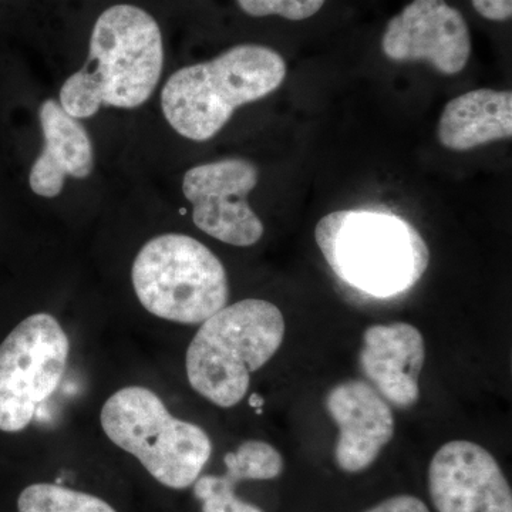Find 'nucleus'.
<instances>
[{"label": "nucleus", "instance_id": "1", "mask_svg": "<svg viewBox=\"0 0 512 512\" xmlns=\"http://www.w3.org/2000/svg\"><path fill=\"white\" fill-rule=\"evenodd\" d=\"M163 67L157 20L137 6H111L94 23L87 62L63 83L60 106L77 120L103 106L137 109L153 96Z\"/></svg>", "mask_w": 512, "mask_h": 512}, {"label": "nucleus", "instance_id": "2", "mask_svg": "<svg viewBox=\"0 0 512 512\" xmlns=\"http://www.w3.org/2000/svg\"><path fill=\"white\" fill-rule=\"evenodd\" d=\"M315 241L340 281L373 298L412 289L429 268L430 251L410 222L384 212H330Z\"/></svg>", "mask_w": 512, "mask_h": 512}, {"label": "nucleus", "instance_id": "3", "mask_svg": "<svg viewBox=\"0 0 512 512\" xmlns=\"http://www.w3.org/2000/svg\"><path fill=\"white\" fill-rule=\"evenodd\" d=\"M288 67L271 47L238 45L175 72L161 92L165 120L180 136L207 141L227 126L238 107L269 96Z\"/></svg>", "mask_w": 512, "mask_h": 512}, {"label": "nucleus", "instance_id": "4", "mask_svg": "<svg viewBox=\"0 0 512 512\" xmlns=\"http://www.w3.org/2000/svg\"><path fill=\"white\" fill-rule=\"evenodd\" d=\"M285 319L264 299L225 306L201 323L185 356L192 389L215 406H235L248 393L251 375L281 348Z\"/></svg>", "mask_w": 512, "mask_h": 512}, {"label": "nucleus", "instance_id": "5", "mask_svg": "<svg viewBox=\"0 0 512 512\" xmlns=\"http://www.w3.org/2000/svg\"><path fill=\"white\" fill-rule=\"evenodd\" d=\"M100 420L106 436L133 454L165 487H190L210 460L208 434L197 424L174 417L146 387H124L114 393L104 403Z\"/></svg>", "mask_w": 512, "mask_h": 512}, {"label": "nucleus", "instance_id": "6", "mask_svg": "<svg viewBox=\"0 0 512 512\" xmlns=\"http://www.w3.org/2000/svg\"><path fill=\"white\" fill-rule=\"evenodd\" d=\"M131 281L148 312L183 325H201L228 303L224 265L188 235L150 239L134 259Z\"/></svg>", "mask_w": 512, "mask_h": 512}, {"label": "nucleus", "instance_id": "7", "mask_svg": "<svg viewBox=\"0 0 512 512\" xmlns=\"http://www.w3.org/2000/svg\"><path fill=\"white\" fill-rule=\"evenodd\" d=\"M70 342L52 315L36 313L0 345V430L18 433L32 423L66 372Z\"/></svg>", "mask_w": 512, "mask_h": 512}, {"label": "nucleus", "instance_id": "8", "mask_svg": "<svg viewBox=\"0 0 512 512\" xmlns=\"http://www.w3.org/2000/svg\"><path fill=\"white\" fill-rule=\"evenodd\" d=\"M252 161L228 158L192 167L184 175V197L192 204V221L205 234L234 247H251L264 235V224L248 204L258 185Z\"/></svg>", "mask_w": 512, "mask_h": 512}, {"label": "nucleus", "instance_id": "9", "mask_svg": "<svg viewBox=\"0 0 512 512\" xmlns=\"http://www.w3.org/2000/svg\"><path fill=\"white\" fill-rule=\"evenodd\" d=\"M382 49L393 62H427L453 76L470 60V28L446 0H413L387 23Z\"/></svg>", "mask_w": 512, "mask_h": 512}, {"label": "nucleus", "instance_id": "10", "mask_svg": "<svg viewBox=\"0 0 512 512\" xmlns=\"http://www.w3.org/2000/svg\"><path fill=\"white\" fill-rule=\"evenodd\" d=\"M431 501L439 512H512V493L500 464L466 440L444 444L429 467Z\"/></svg>", "mask_w": 512, "mask_h": 512}, {"label": "nucleus", "instance_id": "11", "mask_svg": "<svg viewBox=\"0 0 512 512\" xmlns=\"http://www.w3.org/2000/svg\"><path fill=\"white\" fill-rule=\"evenodd\" d=\"M325 406L339 429L336 464L349 474L367 470L394 436L389 403L372 384L349 379L329 390Z\"/></svg>", "mask_w": 512, "mask_h": 512}, {"label": "nucleus", "instance_id": "12", "mask_svg": "<svg viewBox=\"0 0 512 512\" xmlns=\"http://www.w3.org/2000/svg\"><path fill=\"white\" fill-rule=\"evenodd\" d=\"M426 360V343L416 326L394 322L373 325L363 335L359 366L367 383L397 409L419 402V379Z\"/></svg>", "mask_w": 512, "mask_h": 512}, {"label": "nucleus", "instance_id": "13", "mask_svg": "<svg viewBox=\"0 0 512 512\" xmlns=\"http://www.w3.org/2000/svg\"><path fill=\"white\" fill-rule=\"evenodd\" d=\"M39 119L45 144L30 170L29 185L39 197L55 198L63 191L66 177L84 180L93 173V143L83 124L59 101L46 100Z\"/></svg>", "mask_w": 512, "mask_h": 512}, {"label": "nucleus", "instance_id": "14", "mask_svg": "<svg viewBox=\"0 0 512 512\" xmlns=\"http://www.w3.org/2000/svg\"><path fill=\"white\" fill-rule=\"evenodd\" d=\"M437 136L441 146L458 153L511 138L512 93L478 89L448 101Z\"/></svg>", "mask_w": 512, "mask_h": 512}, {"label": "nucleus", "instance_id": "15", "mask_svg": "<svg viewBox=\"0 0 512 512\" xmlns=\"http://www.w3.org/2000/svg\"><path fill=\"white\" fill-rule=\"evenodd\" d=\"M19 512H117L96 495L56 484H32L19 495Z\"/></svg>", "mask_w": 512, "mask_h": 512}, {"label": "nucleus", "instance_id": "16", "mask_svg": "<svg viewBox=\"0 0 512 512\" xmlns=\"http://www.w3.org/2000/svg\"><path fill=\"white\" fill-rule=\"evenodd\" d=\"M225 477L237 484L239 481L275 480L284 471V458L271 444L265 441L248 440L234 453L224 458Z\"/></svg>", "mask_w": 512, "mask_h": 512}, {"label": "nucleus", "instance_id": "17", "mask_svg": "<svg viewBox=\"0 0 512 512\" xmlns=\"http://www.w3.org/2000/svg\"><path fill=\"white\" fill-rule=\"evenodd\" d=\"M235 485L225 476L198 477L194 494L202 503V512H264L238 498Z\"/></svg>", "mask_w": 512, "mask_h": 512}, {"label": "nucleus", "instance_id": "18", "mask_svg": "<svg viewBox=\"0 0 512 512\" xmlns=\"http://www.w3.org/2000/svg\"><path fill=\"white\" fill-rule=\"evenodd\" d=\"M325 2L326 0H238V5L254 18L281 16L299 22L316 15Z\"/></svg>", "mask_w": 512, "mask_h": 512}, {"label": "nucleus", "instance_id": "19", "mask_svg": "<svg viewBox=\"0 0 512 512\" xmlns=\"http://www.w3.org/2000/svg\"><path fill=\"white\" fill-rule=\"evenodd\" d=\"M365 512H430L427 505L414 495H394Z\"/></svg>", "mask_w": 512, "mask_h": 512}, {"label": "nucleus", "instance_id": "20", "mask_svg": "<svg viewBox=\"0 0 512 512\" xmlns=\"http://www.w3.org/2000/svg\"><path fill=\"white\" fill-rule=\"evenodd\" d=\"M474 9L483 18L493 22H505L512 16V0H471Z\"/></svg>", "mask_w": 512, "mask_h": 512}, {"label": "nucleus", "instance_id": "21", "mask_svg": "<svg viewBox=\"0 0 512 512\" xmlns=\"http://www.w3.org/2000/svg\"><path fill=\"white\" fill-rule=\"evenodd\" d=\"M249 403H251V406H254L255 409H259V407H261L262 404H264V399L254 394V396H252V399L249 400Z\"/></svg>", "mask_w": 512, "mask_h": 512}]
</instances>
